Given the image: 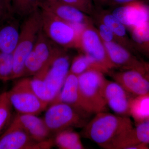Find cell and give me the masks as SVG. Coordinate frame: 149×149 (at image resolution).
<instances>
[{
  "instance_id": "cell-8",
  "label": "cell",
  "mask_w": 149,
  "mask_h": 149,
  "mask_svg": "<svg viewBox=\"0 0 149 149\" xmlns=\"http://www.w3.org/2000/svg\"><path fill=\"white\" fill-rule=\"evenodd\" d=\"M77 49L92 58L101 68L105 74L116 68L110 60L103 42L93 23L86 25L82 29Z\"/></svg>"
},
{
  "instance_id": "cell-29",
  "label": "cell",
  "mask_w": 149,
  "mask_h": 149,
  "mask_svg": "<svg viewBox=\"0 0 149 149\" xmlns=\"http://www.w3.org/2000/svg\"><path fill=\"white\" fill-rule=\"evenodd\" d=\"M134 132L139 142L149 144V119L137 124Z\"/></svg>"
},
{
  "instance_id": "cell-1",
  "label": "cell",
  "mask_w": 149,
  "mask_h": 149,
  "mask_svg": "<svg viewBox=\"0 0 149 149\" xmlns=\"http://www.w3.org/2000/svg\"><path fill=\"white\" fill-rule=\"evenodd\" d=\"M84 135L107 149H127L135 141L133 123L127 116L102 112L84 126Z\"/></svg>"
},
{
  "instance_id": "cell-2",
  "label": "cell",
  "mask_w": 149,
  "mask_h": 149,
  "mask_svg": "<svg viewBox=\"0 0 149 149\" xmlns=\"http://www.w3.org/2000/svg\"><path fill=\"white\" fill-rule=\"evenodd\" d=\"M70 64V58L65 52L30 78L33 91L48 105L53 103L59 95Z\"/></svg>"
},
{
  "instance_id": "cell-4",
  "label": "cell",
  "mask_w": 149,
  "mask_h": 149,
  "mask_svg": "<svg viewBox=\"0 0 149 149\" xmlns=\"http://www.w3.org/2000/svg\"><path fill=\"white\" fill-rule=\"evenodd\" d=\"M42 29V15L40 9L24 19L20 24L18 42L13 53V68L11 80L23 77L25 60L33 50Z\"/></svg>"
},
{
  "instance_id": "cell-20",
  "label": "cell",
  "mask_w": 149,
  "mask_h": 149,
  "mask_svg": "<svg viewBox=\"0 0 149 149\" xmlns=\"http://www.w3.org/2000/svg\"><path fill=\"white\" fill-rule=\"evenodd\" d=\"M130 116L136 124L149 119V93L133 97L130 102Z\"/></svg>"
},
{
  "instance_id": "cell-11",
  "label": "cell",
  "mask_w": 149,
  "mask_h": 149,
  "mask_svg": "<svg viewBox=\"0 0 149 149\" xmlns=\"http://www.w3.org/2000/svg\"><path fill=\"white\" fill-rule=\"evenodd\" d=\"M112 13L130 30L149 22V5L140 0L122 5Z\"/></svg>"
},
{
  "instance_id": "cell-37",
  "label": "cell",
  "mask_w": 149,
  "mask_h": 149,
  "mask_svg": "<svg viewBox=\"0 0 149 149\" xmlns=\"http://www.w3.org/2000/svg\"></svg>"
},
{
  "instance_id": "cell-31",
  "label": "cell",
  "mask_w": 149,
  "mask_h": 149,
  "mask_svg": "<svg viewBox=\"0 0 149 149\" xmlns=\"http://www.w3.org/2000/svg\"><path fill=\"white\" fill-rule=\"evenodd\" d=\"M12 15L7 8L3 0H0V23Z\"/></svg>"
},
{
  "instance_id": "cell-24",
  "label": "cell",
  "mask_w": 149,
  "mask_h": 149,
  "mask_svg": "<svg viewBox=\"0 0 149 149\" xmlns=\"http://www.w3.org/2000/svg\"><path fill=\"white\" fill-rule=\"evenodd\" d=\"M40 0H11L12 13L25 18L40 9Z\"/></svg>"
},
{
  "instance_id": "cell-5",
  "label": "cell",
  "mask_w": 149,
  "mask_h": 149,
  "mask_svg": "<svg viewBox=\"0 0 149 149\" xmlns=\"http://www.w3.org/2000/svg\"><path fill=\"white\" fill-rule=\"evenodd\" d=\"M42 29L52 42L65 49L78 48L80 32L85 26L64 21L41 9Z\"/></svg>"
},
{
  "instance_id": "cell-9",
  "label": "cell",
  "mask_w": 149,
  "mask_h": 149,
  "mask_svg": "<svg viewBox=\"0 0 149 149\" xmlns=\"http://www.w3.org/2000/svg\"><path fill=\"white\" fill-rule=\"evenodd\" d=\"M54 142L51 139L42 142L34 141L23 128L12 121L0 136V149H49Z\"/></svg>"
},
{
  "instance_id": "cell-23",
  "label": "cell",
  "mask_w": 149,
  "mask_h": 149,
  "mask_svg": "<svg viewBox=\"0 0 149 149\" xmlns=\"http://www.w3.org/2000/svg\"><path fill=\"white\" fill-rule=\"evenodd\" d=\"M94 70L105 74L103 70L90 57L81 53L74 57L70 67V72L77 76L88 70Z\"/></svg>"
},
{
  "instance_id": "cell-10",
  "label": "cell",
  "mask_w": 149,
  "mask_h": 149,
  "mask_svg": "<svg viewBox=\"0 0 149 149\" xmlns=\"http://www.w3.org/2000/svg\"><path fill=\"white\" fill-rule=\"evenodd\" d=\"M40 7L71 24L85 26L93 23L88 15L60 0H40Z\"/></svg>"
},
{
  "instance_id": "cell-19",
  "label": "cell",
  "mask_w": 149,
  "mask_h": 149,
  "mask_svg": "<svg viewBox=\"0 0 149 149\" xmlns=\"http://www.w3.org/2000/svg\"><path fill=\"white\" fill-rule=\"evenodd\" d=\"M57 102L67 104L85 113L80 104L78 76L68 72L59 95L53 103Z\"/></svg>"
},
{
  "instance_id": "cell-21",
  "label": "cell",
  "mask_w": 149,
  "mask_h": 149,
  "mask_svg": "<svg viewBox=\"0 0 149 149\" xmlns=\"http://www.w3.org/2000/svg\"><path fill=\"white\" fill-rule=\"evenodd\" d=\"M130 30L134 49L149 56V22Z\"/></svg>"
},
{
  "instance_id": "cell-14",
  "label": "cell",
  "mask_w": 149,
  "mask_h": 149,
  "mask_svg": "<svg viewBox=\"0 0 149 149\" xmlns=\"http://www.w3.org/2000/svg\"><path fill=\"white\" fill-rule=\"evenodd\" d=\"M109 73L114 81L133 96L149 93V80L145 74L138 70H127Z\"/></svg>"
},
{
  "instance_id": "cell-32",
  "label": "cell",
  "mask_w": 149,
  "mask_h": 149,
  "mask_svg": "<svg viewBox=\"0 0 149 149\" xmlns=\"http://www.w3.org/2000/svg\"><path fill=\"white\" fill-rule=\"evenodd\" d=\"M111 1H113L115 3H117L120 4L124 5L125 4L128 3L132 2L135 1L137 0H110Z\"/></svg>"
},
{
  "instance_id": "cell-35",
  "label": "cell",
  "mask_w": 149,
  "mask_h": 149,
  "mask_svg": "<svg viewBox=\"0 0 149 149\" xmlns=\"http://www.w3.org/2000/svg\"><path fill=\"white\" fill-rule=\"evenodd\" d=\"M145 75L148 78V80H149V71H147V72L145 73Z\"/></svg>"
},
{
  "instance_id": "cell-3",
  "label": "cell",
  "mask_w": 149,
  "mask_h": 149,
  "mask_svg": "<svg viewBox=\"0 0 149 149\" xmlns=\"http://www.w3.org/2000/svg\"><path fill=\"white\" fill-rule=\"evenodd\" d=\"M80 104L87 114L107 111L104 90L107 79L98 70H88L78 76Z\"/></svg>"
},
{
  "instance_id": "cell-28",
  "label": "cell",
  "mask_w": 149,
  "mask_h": 149,
  "mask_svg": "<svg viewBox=\"0 0 149 149\" xmlns=\"http://www.w3.org/2000/svg\"><path fill=\"white\" fill-rule=\"evenodd\" d=\"M65 3L80 10L83 13L90 15H93L95 10L92 0H60Z\"/></svg>"
},
{
  "instance_id": "cell-17",
  "label": "cell",
  "mask_w": 149,
  "mask_h": 149,
  "mask_svg": "<svg viewBox=\"0 0 149 149\" xmlns=\"http://www.w3.org/2000/svg\"><path fill=\"white\" fill-rule=\"evenodd\" d=\"M95 15L97 22L103 23L111 30L117 43L131 52L135 50L127 35V28L112 13L102 10L95 13Z\"/></svg>"
},
{
  "instance_id": "cell-30",
  "label": "cell",
  "mask_w": 149,
  "mask_h": 149,
  "mask_svg": "<svg viewBox=\"0 0 149 149\" xmlns=\"http://www.w3.org/2000/svg\"><path fill=\"white\" fill-rule=\"evenodd\" d=\"M96 28L100 37L104 42H117L111 30L103 23L97 22V28Z\"/></svg>"
},
{
  "instance_id": "cell-15",
  "label": "cell",
  "mask_w": 149,
  "mask_h": 149,
  "mask_svg": "<svg viewBox=\"0 0 149 149\" xmlns=\"http://www.w3.org/2000/svg\"><path fill=\"white\" fill-rule=\"evenodd\" d=\"M12 121L23 128L34 141L42 142L49 140L51 133L44 119L37 115L18 113Z\"/></svg>"
},
{
  "instance_id": "cell-16",
  "label": "cell",
  "mask_w": 149,
  "mask_h": 149,
  "mask_svg": "<svg viewBox=\"0 0 149 149\" xmlns=\"http://www.w3.org/2000/svg\"><path fill=\"white\" fill-rule=\"evenodd\" d=\"M20 24L13 15L0 23V51L13 53L18 42Z\"/></svg>"
},
{
  "instance_id": "cell-25",
  "label": "cell",
  "mask_w": 149,
  "mask_h": 149,
  "mask_svg": "<svg viewBox=\"0 0 149 149\" xmlns=\"http://www.w3.org/2000/svg\"><path fill=\"white\" fill-rule=\"evenodd\" d=\"M13 107L8 97L7 92L0 94V134L8 125L11 118Z\"/></svg>"
},
{
  "instance_id": "cell-26",
  "label": "cell",
  "mask_w": 149,
  "mask_h": 149,
  "mask_svg": "<svg viewBox=\"0 0 149 149\" xmlns=\"http://www.w3.org/2000/svg\"><path fill=\"white\" fill-rule=\"evenodd\" d=\"M45 67L42 62L33 50L25 60L23 77L33 76L39 73Z\"/></svg>"
},
{
  "instance_id": "cell-22",
  "label": "cell",
  "mask_w": 149,
  "mask_h": 149,
  "mask_svg": "<svg viewBox=\"0 0 149 149\" xmlns=\"http://www.w3.org/2000/svg\"><path fill=\"white\" fill-rule=\"evenodd\" d=\"M54 143L60 149L85 148L80 135L71 128L65 129L56 133Z\"/></svg>"
},
{
  "instance_id": "cell-18",
  "label": "cell",
  "mask_w": 149,
  "mask_h": 149,
  "mask_svg": "<svg viewBox=\"0 0 149 149\" xmlns=\"http://www.w3.org/2000/svg\"><path fill=\"white\" fill-rule=\"evenodd\" d=\"M66 49L52 42L42 29L33 50L46 66L66 52Z\"/></svg>"
},
{
  "instance_id": "cell-13",
  "label": "cell",
  "mask_w": 149,
  "mask_h": 149,
  "mask_svg": "<svg viewBox=\"0 0 149 149\" xmlns=\"http://www.w3.org/2000/svg\"><path fill=\"white\" fill-rule=\"evenodd\" d=\"M104 94L107 107L115 114L127 117L130 116V102L135 96L117 82L108 80L105 85Z\"/></svg>"
},
{
  "instance_id": "cell-33",
  "label": "cell",
  "mask_w": 149,
  "mask_h": 149,
  "mask_svg": "<svg viewBox=\"0 0 149 149\" xmlns=\"http://www.w3.org/2000/svg\"><path fill=\"white\" fill-rule=\"evenodd\" d=\"M6 7L10 13L12 14L11 10V0H3Z\"/></svg>"
},
{
  "instance_id": "cell-6",
  "label": "cell",
  "mask_w": 149,
  "mask_h": 149,
  "mask_svg": "<svg viewBox=\"0 0 149 149\" xmlns=\"http://www.w3.org/2000/svg\"><path fill=\"white\" fill-rule=\"evenodd\" d=\"M84 113L61 102L51 104L43 118L51 133L85 125Z\"/></svg>"
},
{
  "instance_id": "cell-12",
  "label": "cell",
  "mask_w": 149,
  "mask_h": 149,
  "mask_svg": "<svg viewBox=\"0 0 149 149\" xmlns=\"http://www.w3.org/2000/svg\"><path fill=\"white\" fill-rule=\"evenodd\" d=\"M104 43L110 60L116 68H118L123 70H134L144 74L146 73V63L137 58L132 52L117 42Z\"/></svg>"
},
{
  "instance_id": "cell-34",
  "label": "cell",
  "mask_w": 149,
  "mask_h": 149,
  "mask_svg": "<svg viewBox=\"0 0 149 149\" xmlns=\"http://www.w3.org/2000/svg\"><path fill=\"white\" fill-rule=\"evenodd\" d=\"M94 1L101 4H106L111 1L110 0H94Z\"/></svg>"
},
{
  "instance_id": "cell-27",
  "label": "cell",
  "mask_w": 149,
  "mask_h": 149,
  "mask_svg": "<svg viewBox=\"0 0 149 149\" xmlns=\"http://www.w3.org/2000/svg\"><path fill=\"white\" fill-rule=\"evenodd\" d=\"M13 68V54L0 51V80L6 82L11 80Z\"/></svg>"
},
{
  "instance_id": "cell-36",
  "label": "cell",
  "mask_w": 149,
  "mask_h": 149,
  "mask_svg": "<svg viewBox=\"0 0 149 149\" xmlns=\"http://www.w3.org/2000/svg\"><path fill=\"white\" fill-rule=\"evenodd\" d=\"M146 67L147 71H149V63H146Z\"/></svg>"
},
{
  "instance_id": "cell-7",
  "label": "cell",
  "mask_w": 149,
  "mask_h": 149,
  "mask_svg": "<svg viewBox=\"0 0 149 149\" xmlns=\"http://www.w3.org/2000/svg\"><path fill=\"white\" fill-rule=\"evenodd\" d=\"M6 92L12 106L18 113L37 115L45 110L49 105L33 91L29 78L19 80Z\"/></svg>"
}]
</instances>
